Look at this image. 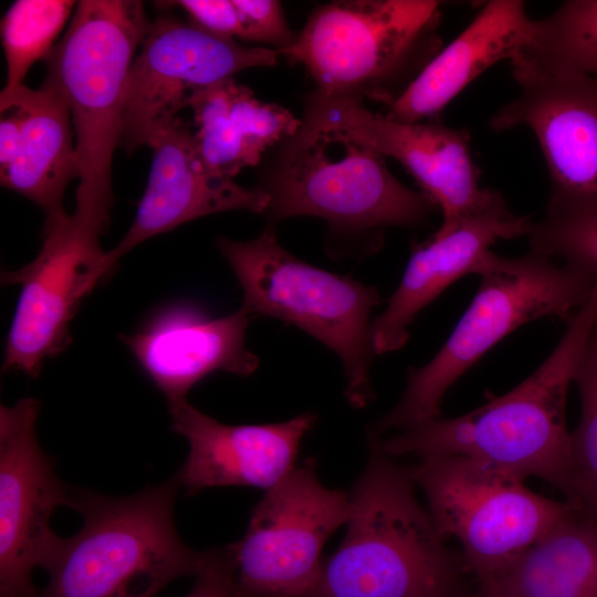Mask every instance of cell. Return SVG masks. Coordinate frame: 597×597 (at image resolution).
<instances>
[{"label":"cell","mask_w":597,"mask_h":597,"mask_svg":"<svg viewBox=\"0 0 597 597\" xmlns=\"http://www.w3.org/2000/svg\"><path fill=\"white\" fill-rule=\"evenodd\" d=\"M597 323V284L566 323L553 353L507 394L455 418L438 417L369 444L396 458L464 457L566 490L570 431L566 426L569 385Z\"/></svg>","instance_id":"obj_1"},{"label":"cell","mask_w":597,"mask_h":597,"mask_svg":"<svg viewBox=\"0 0 597 597\" xmlns=\"http://www.w3.org/2000/svg\"><path fill=\"white\" fill-rule=\"evenodd\" d=\"M348 495L347 532L304 597H479L461 553L446 543L409 468L370 446Z\"/></svg>","instance_id":"obj_2"},{"label":"cell","mask_w":597,"mask_h":597,"mask_svg":"<svg viewBox=\"0 0 597 597\" xmlns=\"http://www.w3.org/2000/svg\"><path fill=\"white\" fill-rule=\"evenodd\" d=\"M177 476L124 498L71 488L83 517L73 536H56L41 567L49 580L36 597H155L172 580L197 576L210 549L198 552L174 522Z\"/></svg>","instance_id":"obj_3"},{"label":"cell","mask_w":597,"mask_h":597,"mask_svg":"<svg viewBox=\"0 0 597 597\" xmlns=\"http://www.w3.org/2000/svg\"><path fill=\"white\" fill-rule=\"evenodd\" d=\"M474 273L481 281L469 308L434 357L409 368L400 400L369 434L383 437L441 417L447 390L491 347L542 317L567 323L597 284V279L533 251L506 258L490 250Z\"/></svg>","instance_id":"obj_4"},{"label":"cell","mask_w":597,"mask_h":597,"mask_svg":"<svg viewBox=\"0 0 597 597\" xmlns=\"http://www.w3.org/2000/svg\"><path fill=\"white\" fill-rule=\"evenodd\" d=\"M151 21L138 0H82L45 59V83L65 100L78 164L75 207L111 214L112 160L128 74Z\"/></svg>","instance_id":"obj_5"},{"label":"cell","mask_w":597,"mask_h":597,"mask_svg":"<svg viewBox=\"0 0 597 597\" xmlns=\"http://www.w3.org/2000/svg\"><path fill=\"white\" fill-rule=\"evenodd\" d=\"M269 197L263 213L274 223L286 218H322L333 231L379 238L389 227L421 224L436 205L402 185L385 157L343 132L302 119L283 144L261 186Z\"/></svg>","instance_id":"obj_6"},{"label":"cell","mask_w":597,"mask_h":597,"mask_svg":"<svg viewBox=\"0 0 597 597\" xmlns=\"http://www.w3.org/2000/svg\"><path fill=\"white\" fill-rule=\"evenodd\" d=\"M440 2L347 0L315 8L281 52L305 66L323 96L392 104L440 52Z\"/></svg>","instance_id":"obj_7"},{"label":"cell","mask_w":597,"mask_h":597,"mask_svg":"<svg viewBox=\"0 0 597 597\" xmlns=\"http://www.w3.org/2000/svg\"><path fill=\"white\" fill-rule=\"evenodd\" d=\"M217 247L241 286L242 307L253 317L294 325L334 352L343 364L347 401L357 409L368 406L375 397L370 317L381 303L379 291L300 260L279 243L272 227L248 241L219 237Z\"/></svg>","instance_id":"obj_8"},{"label":"cell","mask_w":597,"mask_h":597,"mask_svg":"<svg viewBox=\"0 0 597 597\" xmlns=\"http://www.w3.org/2000/svg\"><path fill=\"white\" fill-rule=\"evenodd\" d=\"M409 471L434 526L443 538L458 541L479 587L576 510L533 492L513 473L464 457L421 459Z\"/></svg>","instance_id":"obj_9"},{"label":"cell","mask_w":597,"mask_h":597,"mask_svg":"<svg viewBox=\"0 0 597 597\" xmlns=\"http://www.w3.org/2000/svg\"><path fill=\"white\" fill-rule=\"evenodd\" d=\"M350 515L348 493L324 486L316 462L295 465L254 506L230 545L237 597H304L316 584L322 548Z\"/></svg>","instance_id":"obj_10"},{"label":"cell","mask_w":597,"mask_h":597,"mask_svg":"<svg viewBox=\"0 0 597 597\" xmlns=\"http://www.w3.org/2000/svg\"><path fill=\"white\" fill-rule=\"evenodd\" d=\"M108 229L72 212L44 226L43 243L28 264L1 274L21 287L6 342L3 369L36 377L44 362L71 343L70 323L85 297L114 269L100 243Z\"/></svg>","instance_id":"obj_11"},{"label":"cell","mask_w":597,"mask_h":597,"mask_svg":"<svg viewBox=\"0 0 597 597\" xmlns=\"http://www.w3.org/2000/svg\"><path fill=\"white\" fill-rule=\"evenodd\" d=\"M303 121L343 132L398 160L442 210L434 238L449 234L468 218L507 207L500 192L480 187L465 128H451L438 119L396 122L367 109L360 98L316 92L306 100Z\"/></svg>","instance_id":"obj_12"},{"label":"cell","mask_w":597,"mask_h":597,"mask_svg":"<svg viewBox=\"0 0 597 597\" xmlns=\"http://www.w3.org/2000/svg\"><path fill=\"white\" fill-rule=\"evenodd\" d=\"M279 55L274 49L242 46L189 21L158 15L130 66L119 146L132 154L179 118L196 93L242 70L273 66Z\"/></svg>","instance_id":"obj_13"},{"label":"cell","mask_w":597,"mask_h":597,"mask_svg":"<svg viewBox=\"0 0 597 597\" xmlns=\"http://www.w3.org/2000/svg\"><path fill=\"white\" fill-rule=\"evenodd\" d=\"M519 97L490 119L494 132L517 126L536 136L551 178L547 207L597 201V78L511 61Z\"/></svg>","instance_id":"obj_14"},{"label":"cell","mask_w":597,"mask_h":597,"mask_svg":"<svg viewBox=\"0 0 597 597\" xmlns=\"http://www.w3.org/2000/svg\"><path fill=\"white\" fill-rule=\"evenodd\" d=\"M40 408L29 397L0 407V597L38 596L32 573L57 536L51 516L70 506L71 486L36 439Z\"/></svg>","instance_id":"obj_15"},{"label":"cell","mask_w":597,"mask_h":597,"mask_svg":"<svg viewBox=\"0 0 597 597\" xmlns=\"http://www.w3.org/2000/svg\"><path fill=\"white\" fill-rule=\"evenodd\" d=\"M168 408L174 431L189 444L176 474L188 494L212 486L271 489L295 467L301 441L316 422L305 412L284 422L231 426L187 400Z\"/></svg>","instance_id":"obj_16"},{"label":"cell","mask_w":597,"mask_h":597,"mask_svg":"<svg viewBox=\"0 0 597 597\" xmlns=\"http://www.w3.org/2000/svg\"><path fill=\"white\" fill-rule=\"evenodd\" d=\"M147 146L153 150L148 184L130 228L107 251L113 268L145 240L190 220L230 210L265 212L269 197L262 189L244 188L206 166L193 133L180 117Z\"/></svg>","instance_id":"obj_17"},{"label":"cell","mask_w":597,"mask_h":597,"mask_svg":"<svg viewBox=\"0 0 597 597\" xmlns=\"http://www.w3.org/2000/svg\"><path fill=\"white\" fill-rule=\"evenodd\" d=\"M252 318L244 307L212 318L195 306L175 305L121 338L170 406L187 400L188 391L212 373L249 376L256 370L260 359L245 342Z\"/></svg>","instance_id":"obj_18"},{"label":"cell","mask_w":597,"mask_h":597,"mask_svg":"<svg viewBox=\"0 0 597 597\" xmlns=\"http://www.w3.org/2000/svg\"><path fill=\"white\" fill-rule=\"evenodd\" d=\"M533 222L504 207L468 218L449 234L431 237L416 247L386 308L373 320L374 353L400 349L408 342L410 325L425 306L454 281L474 273L496 241L528 235Z\"/></svg>","instance_id":"obj_19"},{"label":"cell","mask_w":597,"mask_h":597,"mask_svg":"<svg viewBox=\"0 0 597 597\" xmlns=\"http://www.w3.org/2000/svg\"><path fill=\"white\" fill-rule=\"evenodd\" d=\"M535 20L520 0H491L389 105L387 118L418 123L440 114L467 85L499 61H511L533 39Z\"/></svg>","instance_id":"obj_20"},{"label":"cell","mask_w":597,"mask_h":597,"mask_svg":"<svg viewBox=\"0 0 597 597\" xmlns=\"http://www.w3.org/2000/svg\"><path fill=\"white\" fill-rule=\"evenodd\" d=\"M0 97L11 101L21 116V139L13 161L0 170L1 185L34 202L45 214V224L67 213L63 199L69 184L78 178L74 130L69 106L52 85L38 90L24 84L3 88Z\"/></svg>","instance_id":"obj_21"},{"label":"cell","mask_w":597,"mask_h":597,"mask_svg":"<svg viewBox=\"0 0 597 597\" xmlns=\"http://www.w3.org/2000/svg\"><path fill=\"white\" fill-rule=\"evenodd\" d=\"M189 107L201 159L212 172L228 178L259 164L268 148L302 124L289 109L260 102L232 77L196 93Z\"/></svg>","instance_id":"obj_22"},{"label":"cell","mask_w":597,"mask_h":597,"mask_svg":"<svg viewBox=\"0 0 597 597\" xmlns=\"http://www.w3.org/2000/svg\"><path fill=\"white\" fill-rule=\"evenodd\" d=\"M480 589L493 597H597V522L575 510Z\"/></svg>","instance_id":"obj_23"},{"label":"cell","mask_w":597,"mask_h":597,"mask_svg":"<svg viewBox=\"0 0 597 597\" xmlns=\"http://www.w3.org/2000/svg\"><path fill=\"white\" fill-rule=\"evenodd\" d=\"M520 54L547 70L597 78V0H568L535 20L532 42Z\"/></svg>","instance_id":"obj_24"},{"label":"cell","mask_w":597,"mask_h":597,"mask_svg":"<svg viewBox=\"0 0 597 597\" xmlns=\"http://www.w3.org/2000/svg\"><path fill=\"white\" fill-rule=\"evenodd\" d=\"M75 7L72 0H18L11 4L1 22L6 88L23 84L30 67L49 56Z\"/></svg>","instance_id":"obj_25"},{"label":"cell","mask_w":597,"mask_h":597,"mask_svg":"<svg viewBox=\"0 0 597 597\" xmlns=\"http://www.w3.org/2000/svg\"><path fill=\"white\" fill-rule=\"evenodd\" d=\"M574 383L579 391L580 416L577 427L570 432L569 471L564 494L579 513L597 522L596 325L578 364Z\"/></svg>","instance_id":"obj_26"},{"label":"cell","mask_w":597,"mask_h":597,"mask_svg":"<svg viewBox=\"0 0 597 597\" xmlns=\"http://www.w3.org/2000/svg\"><path fill=\"white\" fill-rule=\"evenodd\" d=\"M528 239L531 251L597 279V201L547 207Z\"/></svg>","instance_id":"obj_27"},{"label":"cell","mask_w":597,"mask_h":597,"mask_svg":"<svg viewBox=\"0 0 597 597\" xmlns=\"http://www.w3.org/2000/svg\"><path fill=\"white\" fill-rule=\"evenodd\" d=\"M242 23L243 39L269 44L281 52L290 49L296 35L284 18L281 2L276 0H233Z\"/></svg>","instance_id":"obj_28"},{"label":"cell","mask_w":597,"mask_h":597,"mask_svg":"<svg viewBox=\"0 0 597 597\" xmlns=\"http://www.w3.org/2000/svg\"><path fill=\"white\" fill-rule=\"evenodd\" d=\"M184 9L192 24L222 38L243 39V28L233 0H180L168 2Z\"/></svg>","instance_id":"obj_29"},{"label":"cell","mask_w":597,"mask_h":597,"mask_svg":"<svg viewBox=\"0 0 597 597\" xmlns=\"http://www.w3.org/2000/svg\"><path fill=\"white\" fill-rule=\"evenodd\" d=\"M185 597H237L235 565L230 545L210 549L206 566Z\"/></svg>","instance_id":"obj_30"},{"label":"cell","mask_w":597,"mask_h":597,"mask_svg":"<svg viewBox=\"0 0 597 597\" xmlns=\"http://www.w3.org/2000/svg\"><path fill=\"white\" fill-rule=\"evenodd\" d=\"M480 597H493V596L480 589Z\"/></svg>","instance_id":"obj_31"},{"label":"cell","mask_w":597,"mask_h":597,"mask_svg":"<svg viewBox=\"0 0 597 597\" xmlns=\"http://www.w3.org/2000/svg\"><path fill=\"white\" fill-rule=\"evenodd\" d=\"M596 331H597V324H596Z\"/></svg>","instance_id":"obj_32"}]
</instances>
